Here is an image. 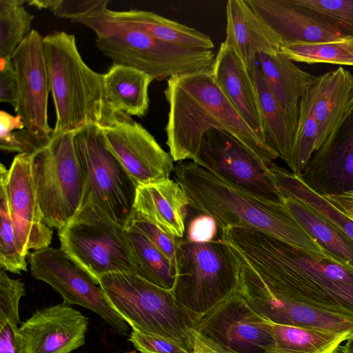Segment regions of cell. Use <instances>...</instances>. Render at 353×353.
I'll list each match as a JSON object with an SVG mask.
<instances>
[{
    "mask_svg": "<svg viewBox=\"0 0 353 353\" xmlns=\"http://www.w3.org/2000/svg\"><path fill=\"white\" fill-rule=\"evenodd\" d=\"M221 239L276 294L353 316V267L324 252L293 246L245 226L220 230Z\"/></svg>",
    "mask_w": 353,
    "mask_h": 353,
    "instance_id": "obj_1",
    "label": "cell"
},
{
    "mask_svg": "<svg viewBox=\"0 0 353 353\" xmlns=\"http://www.w3.org/2000/svg\"><path fill=\"white\" fill-rule=\"evenodd\" d=\"M164 95L169 105L166 144L174 161L194 160L204 134L223 131L266 164L279 157L243 120L215 82L210 70H200L167 80Z\"/></svg>",
    "mask_w": 353,
    "mask_h": 353,
    "instance_id": "obj_2",
    "label": "cell"
},
{
    "mask_svg": "<svg viewBox=\"0 0 353 353\" xmlns=\"http://www.w3.org/2000/svg\"><path fill=\"white\" fill-rule=\"evenodd\" d=\"M173 172L190 205L212 216L221 229L245 226L262 230L303 250H325L290 214L284 203L269 201L232 185L194 161H179Z\"/></svg>",
    "mask_w": 353,
    "mask_h": 353,
    "instance_id": "obj_3",
    "label": "cell"
},
{
    "mask_svg": "<svg viewBox=\"0 0 353 353\" xmlns=\"http://www.w3.org/2000/svg\"><path fill=\"white\" fill-rule=\"evenodd\" d=\"M43 46L56 112L53 133L103 125L111 114L105 102L103 74L84 62L74 35L55 32L43 37Z\"/></svg>",
    "mask_w": 353,
    "mask_h": 353,
    "instance_id": "obj_4",
    "label": "cell"
},
{
    "mask_svg": "<svg viewBox=\"0 0 353 353\" xmlns=\"http://www.w3.org/2000/svg\"><path fill=\"white\" fill-rule=\"evenodd\" d=\"M74 23L83 24L95 32L97 48L113 64L136 68L154 80H168L192 72L211 70L214 62V50L190 49L163 43L113 17L107 7Z\"/></svg>",
    "mask_w": 353,
    "mask_h": 353,
    "instance_id": "obj_5",
    "label": "cell"
},
{
    "mask_svg": "<svg viewBox=\"0 0 353 353\" xmlns=\"http://www.w3.org/2000/svg\"><path fill=\"white\" fill-rule=\"evenodd\" d=\"M99 283L132 330L166 339L189 353L201 352L195 332L196 321L171 291L130 273L104 274Z\"/></svg>",
    "mask_w": 353,
    "mask_h": 353,
    "instance_id": "obj_6",
    "label": "cell"
},
{
    "mask_svg": "<svg viewBox=\"0 0 353 353\" xmlns=\"http://www.w3.org/2000/svg\"><path fill=\"white\" fill-rule=\"evenodd\" d=\"M176 268L172 293L197 321L236 292L241 263L234 249L221 239L194 243L183 237Z\"/></svg>",
    "mask_w": 353,
    "mask_h": 353,
    "instance_id": "obj_7",
    "label": "cell"
},
{
    "mask_svg": "<svg viewBox=\"0 0 353 353\" xmlns=\"http://www.w3.org/2000/svg\"><path fill=\"white\" fill-rule=\"evenodd\" d=\"M73 142L84 183L79 208H90L125 227L133 210L137 184L108 148L99 125L77 131Z\"/></svg>",
    "mask_w": 353,
    "mask_h": 353,
    "instance_id": "obj_8",
    "label": "cell"
},
{
    "mask_svg": "<svg viewBox=\"0 0 353 353\" xmlns=\"http://www.w3.org/2000/svg\"><path fill=\"white\" fill-rule=\"evenodd\" d=\"M74 133H52L31 155L32 175L43 222L58 230L78 212L83 178L77 158Z\"/></svg>",
    "mask_w": 353,
    "mask_h": 353,
    "instance_id": "obj_9",
    "label": "cell"
},
{
    "mask_svg": "<svg viewBox=\"0 0 353 353\" xmlns=\"http://www.w3.org/2000/svg\"><path fill=\"white\" fill-rule=\"evenodd\" d=\"M58 235L63 250L99 283L107 274H138L133 248L125 227L90 208H79Z\"/></svg>",
    "mask_w": 353,
    "mask_h": 353,
    "instance_id": "obj_10",
    "label": "cell"
},
{
    "mask_svg": "<svg viewBox=\"0 0 353 353\" xmlns=\"http://www.w3.org/2000/svg\"><path fill=\"white\" fill-rule=\"evenodd\" d=\"M195 332L202 352L275 353L272 323L237 291L198 320Z\"/></svg>",
    "mask_w": 353,
    "mask_h": 353,
    "instance_id": "obj_11",
    "label": "cell"
},
{
    "mask_svg": "<svg viewBox=\"0 0 353 353\" xmlns=\"http://www.w3.org/2000/svg\"><path fill=\"white\" fill-rule=\"evenodd\" d=\"M29 261L32 275L60 294L62 303L87 308L101 317L115 333L128 334L129 325L112 306L98 281L63 250L48 247L34 250Z\"/></svg>",
    "mask_w": 353,
    "mask_h": 353,
    "instance_id": "obj_12",
    "label": "cell"
},
{
    "mask_svg": "<svg viewBox=\"0 0 353 353\" xmlns=\"http://www.w3.org/2000/svg\"><path fill=\"white\" fill-rule=\"evenodd\" d=\"M192 161L243 191L283 203L285 197L274 182L268 165L223 131L207 132Z\"/></svg>",
    "mask_w": 353,
    "mask_h": 353,
    "instance_id": "obj_13",
    "label": "cell"
},
{
    "mask_svg": "<svg viewBox=\"0 0 353 353\" xmlns=\"http://www.w3.org/2000/svg\"><path fill=\"white\" fill-rule=\"evenodd\" d=\"M99 127L108 148L137 186L170 179L174 168L170 152L130 116L112 112Z\"/></svg>",
    "mask_w": 353,
    "mask_h": 353,
    "instance_id": "obj_14",
    "label": "cell"
},
{
    "mask_svg": "<svg viewBox=\"0 0 353 353\" xmlns=\"http://www.w3.org/2000/svg\"><path fill=\"white\" fill-rule=\"evenodd\" d=\"M237 292L257 314L272 323L353 337V316L279 296L243 263Z\"/></svg>",
    "mask_w": 353,
    "mask_h": 353,
    "instance_id": "obj_15",
    "label": "cell"
},
{
    "mask_svg": "<svg viewBox=\"0 0 353 353\" xmlns=\"http://www.w3.org/2000/svg\"><path fill=\"white\" fill-rule=\"evenodd\" d=\"M11 60L17 79L14 108L28 133L39 141H48L53 129L48 124V101L50 92L43 37L32 29L13 53Z\"/></svg>",
    "mask_w": 353,
    "mask_h": 353,
    "instance_id": "obj_16",
    "label": "cell"
},
{
    "mask_svg": "<svg viewBox=\"0 0 353 353\" xmlns=\"http://www.w3.org/2000/svg\"><path fill=\"white\" fill-rule=\"evenodd\" d=\"M9 208L17 247L26 257L29 251L49 247L52 230L45 224L32 175L31 155L14 157L6 178Z\"/></svg>",
    "mask_w": 353,
    "mask_h": 353,
    "instance_id": "obj_17",
    "label": "cell"
},
{
    "mask_svg": "<svg viewBox=\"0 0 353 353\" xmlns=\"http://www.w3.org/2000/svg\"><path fill=\"white\" fill-rule=\"evenodd\" d=\"M88 318L63 303L37 310L21 324L24 353H71L84 345Z\"/></svg>",
    "mask_w": 353,
    "mask_h": 353,
    "instance_id": "obj_18",
    "label": "cell"
},
{
    "mask_svg": "<svg viewBox=\"0 0 353 353\" xmlns=\"http://www.w3.org/2000/svg\"><path fill=\"white\" fill-rule=\"evenodd\" d=\"M280 38L282 46L319 43L346 37L330 22L296 0H246Z\"/></svg>",
    "mask_w": 353,
    "mask_h": 353,
    "instance_id": "obj_19",
    "label": "cell"
},
{
    "mask_svg": "<svg viewBox=\"0 0 353 353\" xmlns=\"http://www.w3.org/2000/svg\"><path fill=\"white\" fill-rule=\"evenodd\" d=\"M301 99L318 125V149L353 105V74L339 67L317 76Z\"/></svg>",
    "mask_w": 353,
    "mask_h": 353,
    "instance_id": "obj_20",
    "label": "cell"
},
{
    "mask_svg": "<svg viewBox=\"0 0 353 353\" xmlns=\"http://www.w3.org/2000/svg\"><path fill=\"white\" fill-rule=\"evenodd\" d=\"M226 36L223 41L249 70L259 54L280 52L279 36L261 20L246 0H229L225 7Z\"/></svg>",
    "mask_w": 353,
    "mask_h": 353,
    "instance_id": "obj_21",
    "label": "cell"
},
{
    "mask_svg": "<svg viewBox=\"0 0 353 353\" xmlns=\"http://www.w3.org/2000/svg\"><path fill=\"white\" fill-rule=\"evenodd\" d=\"M210 71L218 86L243 120L261 140L267 142L254 82L241 59L223 41Z\"/></svg>",
    "mask_w": 353,
    "mask_h": 353,
    "instance_id": "obj_22",
    "label": "cell"
},
{
    "mask_svg": "<svg viewBox=\"0 0 353 353\" xmlns=\"http://www.w3.org/2000/svg\"><path fill=\"white\" fill-rule=\"evenodd\" d=\"M188 199L181 185L170 179L138 185L133 210L167 234L181 239L185 234Z\"/></svg>",
    "mask_w": 353,
    "mask_h": 353,
    "instance_id": "obj_23",
    "label": "cell"
},
{
    "mask_svg": "<svg viewBox=\"0 0 353 353\" xmlns=\"http://www.w3.org/2000/svg\"><path fill=\"white\" fill-rule=\"evenodd\" d=\"M154 79L148 74L129 66L112 64L103 74L104 98L110 113L121 112L143 117L149 105V86Z\"/></svg>",
    "mask_w": 353,
    "mask_h": 353,
    "instance_id": "obj_24",
    "label": "cell"
},
{
    "mask_svg": "<svg viewBox=\"0 0 353 353\" xmlns=\"http://www.w3.org/2000/svg\"><path fill=\"white\" fill-rule=\"evenodd\" d=\"M257 63L270 89L297 123L299 103L316 76L299 68L279 52L259 54Z\"/></svg>",
    "mask_w": 353,
    "mask_h": 353,
    "instance_id": "obj_25",
    "label": "cell"
},
{
    "mask_svg": "<svg viewBox=\"0 0 353 353\" xmlns=\"http://www.w3.org/2000/svg\"><path fill=\"white\" fill-rule=\"evenodd\" d=\"M248 71L258 94L266 141L290 168L297 123L270 89L257 60L252 64Z\"/></svg>",
    "mask_w": 353,
    "mask_h": 353,
    "instance_id": "obj_26",
    "label": "cell"
},
{
    "mask_svg": "<svg viewBox=\"0 0 353 353\" xmlns=\"http://www.w3.org/2000/svg\"><path fill=\"white\" fill-rule=\"evenodd\" d=\"M108 12L113 17L170 45L196 50H213L214 48V42L208 35L151 11L135 9L115 11L108 9Z\"/></svg>",
    "mask_w": 353,
    "mask_h": 353,
    "instance_id": "obj_27",
    "label": "cell"
},
{
    "mask_svg": "<svg viewBox=\"0 0 353 353\" xmlns=\"http://www.w3.org/2000/svg\"><path fill=\"white\" fill-rule=\"evenodd\" d=\"M283 203L304 231L327 253L353 267V241L336 225L305 202L285 197Z\"/></svg>",
    "mask_w": 353,
    "mask_h": 353,
    "instance_id": "obj_28",
    "label": "cell"
},
{
    "mask_svg": "<svg viewBox=\"0 0 353 353\" xmlns=\"http://www.w3.org/2000/svg\"><path fill=\"white\" fill-rule=\"evenodd\" d=\"M270 175L284 197L308 204L339 228L353 241V221L325 196L310 188L301 179L274 162L268 165Z\"/></svg>",
    "mask_w": 353,
    "mask_h": 353,
    "instance_id": "obj_29",
    "label": "cell"
},
{
    "mask_svg": "<svg viewBox=\"0 0 353 353\" xmlns=\"http://www.w3.org/2000/svg\"><path fill=\"white\" fill-rule=\"evenodd\" d=\"M275 353H334L346 336L272 323Z\"/></svg>",
    "mask_w": 353,
    "mask_h": 353,
    "instance_id": "obj_30",
    "label": "cell"
},
{
    "mask_svg": "<svg viewBox=\"0 0 353 353\" xmlns=\"http://www.w3.org/2000/svg\"><path fill=\"white\" fill-rule=\"evenodd\" d=\"M127 232L137 261V275L172 292L176 279V267L145 236L134 231Z\"/></svg>",
    "mask_w": 353,
    "mask_h": 353,
    "instance_id": "obj_31",
    "label": "cell"
},
{
    "mask_svg": "<svg viewBox=\"0 0 353 353\" xmlns=\"http://www.w3.org/2000/svg\"><path fill=\"white\" fill-rule=\"evenodd\" d=\"M280 53L292 61L353 66V37L319 43H294L281 46Z\"/></svg>",
    "mask_w": 353,
    "mask_h": 353,
    "instance_id": "obj_32",
    "label": "cell"
},
{
    "mask_svg": "<svg viewBox=\"0 0 353 353\" xmlns=\"http://www.w3.org/2000/svg\"><path fill=\"white\" fill-rule=\"evenodd\" d=\"M24 0H0V61L11 57L31 28L34 16L24 7Z\"/></svg>",
    "mask_w": 353,
    "mask_h": 353,
    "instance_id": "obj_33",
    "label": "cell"
},
{
    "mask_svg": "<svg viewBox=\"0 0 353 353\" xmlns=\"http://www.w3.org/2000/svg\"><path fill=\"white\" fill-rule=\"evenodd\" d=\"M6 166L0 165V268L21 274L27 271V263L17 247L14 228L9 208Z\"/></svg>",
    "mask_w": 353,
    "mask_h": 353,
    "instance_id": "obj_34",
    "label": "cell"
},
{
    "mask_svg": "<svg viewBox=\"0 0 353 353\" xmlns=\"http://www.w3.org/2000/svg\"><path fill=\"white\" fill-rule=\"evenodd\" d=\"M319 128L309 108L301 99L294 134L292 173L300 176L318 147Z\"/></svg>",
    "mask_w": 353,
    "mask_h": 353,
    "instance_id": "obj_35",
    "label": "cell"
},
{
    "mask_svg": "<svg viewBox=\"0 0 353 353\" xmlns=\"http://www.w3.org/2000/svg\"><path fill=\"white\" fill-rule=\"evenodd\" d=\"M334 25L345 37H353V0H296Z\"/></svg>",
    "mask_w": 353,
    "mask_h": 353,
    "instance_id": "obj_36",
    "label": "cell"
},
{
    "mask_svg": "<svg viewBox=\"0 0 353 353\" xmlns=\"http://www.w3.org/2000/svg\"><path fill=\"white\" fill-rule=\"evenodd\" d=\"M125 228L145 236L176 267L177 252L182 238L173 237L154 224L134 214L130 215Z\"/></svg>",
    "mask_w": 353,
    "mask_h": 353,
    "instance_id": "obj_37",
    "label": "cell"
},
{
    "mask_svg": "<svg viewBox=\"0 0 353 353\" xmlns=\"http://www.w3.org/2000/svg\"><path fill=\"white\" fill-rule=\"evenodd\" d=\"M109 2V0H36L27 3L39 9L49 10L59 17L75 22L107 7Z\"/></svg>",
    "mask_w": 353,
    "mask_h": 353,
    "instance_id": "obj_38",
    "label": "cell"
},
{
    "mask_svg": "<svg viewBox=\"0 0 353 353\" xmlns=\"http://www.w3.org/2000/svg\"><path fill=\"white\" fill-rule=\"evenodd\" d=\"M24 284L11 279L6 270H0V321H7L18 326L19 301L25 295Z\"/></svg>",
    "mask_w": 353,
    "mask_h": 353,
    "instance_id": "obj_39",
    "label": "cell"
},
{
    "mask_svg": "<svg viewBox=\"0 0 353 353\" xmlns=\"http://www.w3.org/2000/svg\"><path fill=\"white\" fill-rule=\"evenodd\" d=\"M128 341L140 353H189L171 341L144 332L132 330Z\"/></svg>",
    "mask_w": 353,
    "mask_h": 353,
    "instance_id": "obj_40",
    "label": "cell"
},
{
    "mask_svg": "<svg viewBox=\"0 0 353 353\" xmlns=\"http://www.w3.org/2000/svg\"><path fill=\"white\" fill-rule=\"evenodd\" d=\"M21 117L12 115L6 111L0 112V148L1 150L11 152L24 153L17 130L25 129Z\"/></svg>",
    "mask_w": 353,
    "mask_h": 353,
    "instance_id": "obj_41",
    "label": "cell"
},
{
    "mask_svg": "<svg viewBox=\"0 0 353 353\" xmlns=\"http://www.w3.org/2000/svg\"><path fill=\"white\" fill-rule=\"evenodd\" d=\"M218 224L210 215L201 213L190 220L185 229L188 241L194 243H208L215 239L218 232Z\"/></svg>",
    "mask_w": 353,
    "mask_h": 353,
    "instance_id": "obj_42",
    "label": "cell"
},
{
    "mask_svg": "<svg viewBox=\"0 0 353 353\" xmlns=\"http://www.w3.org/2000/svg\"><path fill=\"white\" fill-rule=\"evenodd\" d=\"M17 101V74L10 61H0V101L11 105L14 109Z\"/></svg>",
    "mask_w": 353,
    "mask_h": 353,
    "instance_id": "obj_43",
    "label": "cell"
},
{
    "mask_svg": "<svg viewBox=\"0 0 353 353\" xmlns=\"http://www.w3.org/2000/svg\"><path fill=\"white\" fill-rule=\"evenodd\" d=\"M0 353H24L19 327L7 321H0Z\"/></svg>",
    "mask_w": 353,
    "mask_h": 353,
    "instance_id": "obj_44",
    "label": "cell"
},
{
    "mask_svg": "<svg viewBox=\"0 0 353 353\" xmlns=\"http://www.w3.org/2000/svg\"><path fill=\"white\" fill-rule=\"evenodd\" d=\"M323 196L353 221V190Z\"/></svg>",
    "mask_w": 353,
    "mask_h": 353,
    "instance_id": "obj_45",
    "label": "cell"
},
{
    "mask_svg": "<svg viewBox=\"0 0 353 353\" xmlns=\"http://www.w3.org/2000/svg\"><path fill=\"white\" fill-rule=\"evenodd\" d=\"M342 353H353V337L347 340V343L343 347Z\"/></svg>",
    "mask_w": 353,
    "mask_h": 353,
    "instance_id": "obj_46",
    "label": "cell"
},
{
    "mask_svg": "<svg viewBox=\"0 0 353 353\" xmlns=\"http://www.w3.org/2000/svg\"><path fill=\"white\" fill-rule=\"evenodd\" d=\"M125 353H137L135 350L133 351H127Z\"/></svg>",
    "mask_w": 353,
    "mask_h": 353,
    "instance_id": "obj_47",
    "label": "cell"
},
{
    "mask_svg": "<svg viewBox=\"0 0 353 353\" xmlns=\"http://www.w3.org/2000/svg\"><path fill=\"white\" fill-rule=\"evenodd\" d=\"M195 353H207V352H195Z\"/></svg>",
    "mask_w": 353,
    "mask_h": 353,
    "instance_id": "obj_48",
    "label": "cell"
}]
</instances>
